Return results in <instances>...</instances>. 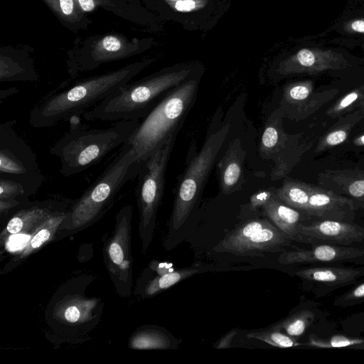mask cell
I'll return each mask as SVG.
<instances>
[{"label":"cell","mask_w":364,"mask_h":364,"mask_svg":"<svg viewBox=\"0 0 364 364\" xmlns=\"http://www.w3.org/2000/svg\"><path fill=\"white\" fill-rule=\"evenodd\" d=\"M310 191L311 184L288 179L284 181L275 194L283 203L307 215Z\"/></svg>","instance_id":"484cf974"},{"label":"cell","mask_w":364,"mask_h":364,"mask_svg":"<svg viewBox=\"0 0 364 364\" xmlns=\"http://www.w3.org/2000/svg\"><path fill=\"white\" fill-rule=\"evenodd\" d=\"M198 88V80H187L165 94L139 122L128 142L142 165L171 138L176 136L196 101Z\"/></svg>","instance_id":"5b68a950"},{"label":"cell","mask_w":364,"mask_h":364,"mask_svg":"<svg viewBox=\"0 0 364 364\" xmlns=\"http://www.w3.org/2000/svg\"><path fill=\"white\" fill-rule=\"evenodd\" d=\"M60 22L73 31L86 29L92 23L78 9L75 0H42Z\"/></svg>","instance_id":"d4e9b609"},{"label":"cell","mask_w":364,"mask_h":364,"mask_svg":"<svg viewBox=\"0 0 364 364\" xmlns=\"http://www.w3.org/2000/svg\"><path fill=\"white\" fill-rule=\"evenodd\" d=\"M78 9L87 14L101 8L131 23H146L147 14L141 5L121 4L112 0H75Z\"/></svg>","instance_id":"cb8c5ba5"},{"label":"cell","mask_w":364,"mask_h":364,"mask_svg":"<svg viewBox=\"0 0 364 364\" xmlns=\"http://www.w3.org/2000/svg\"><path fill=\"white\" fill-rule=\"evenodd\" d=\"M364 250L349 246L316 245L309 250L296 249L282 252L279 258L283 264L336 262L360 257Z\"/></svg>","instance_id":"ac0fdd59"},{"label":"cell","mask_w":364,"mask_h":364,"mask_svg":"<svg viewBox=\"0 0 364 364\" xmlns=\"http://www.w3.org/2000/svg\"><path fill=\"white\" fill-rule=\"evenodd\" d=\"M139 119L119 120L105 129L73 127L50 149L60 159V172L70 176L99 162L132 137Z\"/></svg>","instance_id":"277c9868"},{"label":"cell","mask_w":364,"mask_h":364,"mask_svg":"<svg viewBox=\"0 0 364 364\" xmlns=\"http://www.w3.org/2000/svg\"><path fill=\"white\" fill-rule=\"evenodd\" d=\"M175 139L176 136L171 138L154 152L142 165L138 174L136 199L144 251L146 250L152 239L164 190L165 173Z\"/></svg>","instance_id":"ba28073f"},{"label":"cell","mask_w":364,"mask_h":364,"mask_svg":"<svg viewBox=\"0 0 364 364\" xmlns=\"http://www.w3.org/2000/svg\"><path fill=\"white\" fill-rule=\"evenodd\" d=\"M280 112L279 107L269 118L262 136L259 151L262 156L264 158L277 157L276 162L278 164L275 167L277 170L274 174L282 176V155L284 154V150L287 149L290 139L282 128Z\"/></svg>","instance_id":"44dd1931"},{"label":"cell","mask_w":364,"mask_h":364,"mask_svg":"<svg viewBox=\"0 0 364 364\" xmlns=\"http://www.w3.org/2000/svg\"><path fill=\"white\" fill-rule=\"evenodd\" d=\"M141 167L135 149L127 141L97 179L71 203L59 232L75 233L97 221L120 189L138 176Z\"/></svg>","instance_id":"7a4b0ae2"},{"label":"cell","mask_w":364,"mask_h":364,"mask_svg":"<svg viewBox=\"0 0 364 364\" xmlns=\"http://www.w3.org/2000/svg\"><path fill=\"white\" fill-rule=\"evenodd\" d=\"M262 207L267 216L291 240H296L299 224L309 220L305 213L287 205L275 193Z\"/></svg>","instance_id":"7402d4cb"},{"label":"cell","mask_w":364,"mask_h":364,"mask_svg":"<svg viewBox=\"0 0 364 364\" xmlns=\"http://www.w3.org/2000/svg\"><path fill=\"white\" fill-rule=\"evenodd\" d=\"M361 109L353 112L351 117H349L348 122H345L342 124L338 122L336 125L331 127V129L321 138L316 147V152H321L344 142L347 139L353 125L364 115V111L362 112H358Z\"/></svg>","instance_id":"4316f807"},{"label":"cell","mask_w":364,"mask_h":364,"mask_svg":"<svg viewBox=\"0 0 364 364\" xmlns=\"http://www.w3.org/2000/svg\"><path fill=\"white\" fill-rule=\"evenodd\" d=\"M237 331L232 330L227 333L217 343L215 348H227L230 347V344L236 336Z\"/></svg>","instance_id":"f35d334b"},{"label":"cell","mask_w":364,"mask_h":364,"mask_svg":"<svg viewBox=\"0 0 364 364\" xmlns=\"http://www.w3.org/2000/svg\"><path fill=\"white\" fill-rule=\"evenodd\" d=\"M189 69L161 70L129 82L83 114L87 120L119 121L145 117L160 97L186 81Z\"/></svg>","instance_id":"3957f363"},{"label":"cell","mask_w":364,"mask_h":364,"mask_svg":"<svg viewBox=\"0 0 364 364\" xmlns=\"http://www.w3.org/2000/svg\"><path fill=\"white\" fill-rule=\"evenodd\" d=\"M308 344L316 348L364 349V338L336 334L330 338H323L315 334H311Z\"/></svg>","instance_id":"f1b7e54d"},{"label":"cell","mask_w":364,"mask_h":364,"mask_svg":"<svg viewBox=\"0 0 364 364\" xmlns=\"http://www.w3.org/2000/svg\"><path fill=\"white\" fill-rule=\"evenodd\" d=\"M68 208L54 212L38 225L31 233L27 244L14 261H21L50 241L59 231L68 215Z\"/></svg>","instance_id":"603a6c76"},{"label":"cell","mask_w":364,"mask_h":364,"mask_svg":"<svg viewBox=\"0 0 364 364\" xmlns=\"http://www.w3.org/2000/svg\"><path fill=\"white\" fill-rule=\"evenodd\" d=\"M271 191H264L253 195L250 198V205L253 208L263 206L274 194Z\"/></svg>","instance_id":"74e56055"},{"label":"cell","mask_w":364,"mask_h":364,"mask_svg":"<svg viewBox=\"0 0 364 364\" xmlns=\"http://www.w3.org/2000/svg\"><path fill=\"white\" fill-rule=\"evenodd\" d=\"M80 317V311L77 307L71 306L65 312V318L70 323L76 322Z\"/></svg>","instance_id":"ab89813d"},{"label":"cell","mask_w":364,"mask_h":364,"mask_svg":"<svg viewBox=\"0 0 364 364\" xmlns=\"http://www.w3.org/2000/svg\"><path fill=\"white\" fill-rule=\"evenodd\" d=\"M121 4H131V5H141L139 0H112Z\"/></svg>","instance_id":"7bdbcfd3"},{"label":"cell","mask_w":364,"mask_h":364,"mask_svg":"<svg viewBox=\"0 0 364 364\" xmlns=\"http://www.w3.org/2000/svg\"><path fill=\"white\" fill-rule=\"evenodd\" d=\"M358 108L364 109V85L344 95L327 109L326 114L333 118L337 117Z\"/></svg>","instance_id":"f546056e"},{"label":"cell","mask_w":364,"mask_h":364,"mask_svg":"<svg viewBox=\"0 0 364 364\" xmlns=\"http://www.w3.org/2000/svg\"><path fill=\"white\" fill-rule=\"evenodd\" d=\"M315 319V314L307 309H302L273 327L284 331L287 335L297 339L303 336Z\"/></svg>","instance_id":"83f0119b"},{"label":"cell","mask_w":364,"mask_h":364,"mask_svg":"<svg viewBox=\"0 0 364 364\" xmlns=\"http://www.w3.org/2000/svg\"><path fill=\"white\" fill-rule=\"evenodd\" d=\"M15 123L11 120L0 124V178L21 183L32 196L45 178L35 153L15 131Z\"/></svg>","instance_id":"9c48e42d"},{"label":"cell","mask_w":364,"mask_h":364,"mask_svg":"<svg viewBox=\"0 0 364 364\" xmlns=\"http://www.w3.org/2000/svg\"><path fill=\"white\" fill-rule=\"evenodd\" d=\"M343 177L348 179V182L341 183L345 192L356 200L364 203V173L358 176H346L343 173Z\"/></svg>","instance_id":"e575fe53"},{"label":"cell","mask_w":364,"mask_h":364,"mask_svg":"<svg viewBox=\"0 0 364 364\" xmlns=\"http://www.w3.org/2000/svg\"><path fill=\"white\" fill-rule=\"evenodd\" d=\"M149 46L147 39L129 38L117 32L91 36L68 52V72L75 78L103 64L138 55Z\"/></svg>","instance_id":"52a82bcc"},{"label":"cell","mask_w":364,"mask_h":364,"mask_svg":"<svg viewBox=\"0 0 364 364\" xmlns=\"http://www.w3.org/2000/svg\"><path fill=\"white\" fill-rule=\"evenodd\" d=\"M132 207H122L116 215L115 228L104 248V257L110 277L118 293L129 296L132 286L131 223Z\"/></svg>","instance_id":"8fae6325"},{"label":"cell","mask_w":364,"mask_h":364,"mask_svg":"<svg viewBox=\"0 0 364 364\" xmlns=\"http://www.w3.org/2000/svg\"><path fill=\"white\" fill-rule=\"evenodd\" d=\"M291 241L274 223L266 219H256L230 231L213 250L238 256H262L284 250Z\"/></svg>","instance_id":"30bf717a"},{"label":"cell","mask_w":364,"mask_h":364,"mask_svg":"<svg viewBox=\"0 0 364 364\" xmlns=\"http://www.w3.org/2000/svg\"><path fill=\"white\" fill-rule=\"evenodd\" d=\"M247 337L260 340L277 348H292L301 345L296 338L274 327L266 331L249 333Z\"/></svg>","instance_id":"1f68e13d"},{"label":"cell","mask_w":364,"mask_h":364,"mask_svg":"<svg viewBox=\"0 0 364 364\" xmlns=\"http://www.w3.org/2000/svg\"><path fill=\"white\" fill-rule=\"evenodd\" d=\"M347 66L343 57L331 50L302 48L285 60L280 67L283 74H316L328 70H340Z\"/></svg>","instance_id":"e0dca14e"},{"label":"cell","mask_w":364,"mask_h":364,"mask_svg":"<svg viewBox=\"0 0 364 364\" xmlns=\"http://www.w3.org/2000/svg\"><path fill=\"white\" fill-rule=\"evenodd\" d=\"M176 11L189 12L205 6L207 0H161Z\"/></svg>","instance_id":"8d00e7d4"},{"label":"cell","mask_w":364,"mask_h":364,"mask_svg":"<svg viewBox=\"0 0 364 364\" xmlns=\"http://www.w3.org/2000/svg\"><path fill=\"white\" fill-rule=\"evenodd\" d=\"M246 151L241 141L235 139L229 145L218 165L220 188L225 195L241 188L243 179V164Z\"/></svg>","instance_id":"ffe728a7"},{"label":"cell","mask_w":364,"mask_h":364,"mask_svg":"<svg viewBox=\"0 0 364 364\" xmlns=\"http://www.w3.org/2000/svg\"><path fill=\"white\" fill-rule=\"evenodd\" d=\"M39 75L28 51L23 47L1 46L0 48V82L38 80Z\"/></svg>","instance_id":"d6986e66"},{"label":"cell","mask_w":364,"mask_h":364,"mask_svg":"<svg viewBox=\"0 0 364 364\" xmlns=\"http://www.w3.org/2000/svg\"><path fill=\"white\" fill-rule=\"evenodd\" d=\"M31 196L21 183L0 178V200H16L21 203L28 200Z\"/></svg>","instance_id":"836d02e7"},{"label":"cell","mask_w":364,"mask_h":364,"mask_svg":"<svg viewBox=\"0 0 364 364\" xmlns=\"http://www.w3.org/2000/svg\"><path fill=\"white\" fill-rule=\"evenodd\" d=\"M364 302V282L358 284L334 300L337 306L346 307Z\"/></svg>","instance_id":"d590c367"},{"label":"cell","mask_w":364,"mask_h":364,"mask_svg":"<svg viewBox=\"0 0 364 364\" xmlns=\"http://www.w3.org/2000/svg\"><path fill=\"white\" fill-rule=\"evenodd\" d=\"M229 130L227 124L210 134L179 179L170 219L172 229L183 225L198 201Z\"/></svg>","instance_id":"8992f818"},{"label":"cell","mask_w":364,"mask_h":364,"mask_svg":"<svg viewBox=\"0 0 364 364\" xmlns=\"http://www.w3.org/2000/svg\"><path fill=\"white\" fill-rule=\"evenodd\" d=\"M337 92L336 90L316 92L310 80L290 83L284 88L280 108L283 113L287 112L290 117L301 119L318 109Z\"/></svg>","instance_id":"9a60e30c"},{"label":"cell","mask_w":364,"mask_h":364,"mask_svg":"<svg viewBox=\"0 0 364 364\" xmlns=\"http://www.w3.org/2000/svg\"><path fill=\"white\" fill-rule=\"evenodd\" d=\"M363 240L364 227L351 222L321 220L299 224L295 240L312 245L349 246Z\"/></svg>","instance_id":"7c38bea8"},{"label":"cell","mask_w":364,"mask_h":364,"mask_svg":"<svg viewBox=\"0 0 364 364\" xmlns=\"http://www.w3.org/2000/svg\"><path fill=\"white\" fill-rule=\"evenodd\" d=\"M18 92L16 87H10L7 90H1L0 91V100L1 102L8 96L16 94Z\"/></svg>","instance_id":"b9f144b4"},{"label":"cell","mask_w":364,"mask_h":364,"mask_svg":"<svg viewBox=\"0 0 364 364\" xmlns=\"http://www.w3.org/2000/svg\"><path fill=\"white\" fill-rule=\"evenodd\" d=\"M295 274L316 295L322 296L358 282L364 277V267H310L299 269Z\"/></svg>","instance_id":"2e32d148"},{"label":"cell","mask_w":364,"mask_h":364,"mask_svg":"<svg viewBox=\"0 0 364 364\" xmlns=\"http://www.w3.org/2000/svg\"><path fill=\"white\" fill-rule=\"evenodd\" d=\"M144 60L115 70L90 77L63 90L47 96L29 114L35 128L53 127L68 118L84 114L130 80L151 63Z\"/></svg>","instance_id":"6da1fadb"},{"label":"cell","mask_w":364,"mask_h":364,"mask_svg":"<svg viewBox=\"0 0 364 364\" xmlns=\"http://www.w3.org/2000/svg\"><path fill=\"white\" fill-rule=\"evenodd\" d=\"M363 203L311 184L307 215L311 222L321 220L351 222L355 212Z\"/></svg>","instance_id":"5bb4252c"},{"label":"cell","mask_w":364,"mask_h":364,"mask_svg":"<svg viewBox=\"0 0 364 364\" xmlns=\"http://www.w3.org/2000/svg\"><path fill=\"white\" fill-rule=\"evenodd\" d=\"M171 345L170 339L159 331H146L139 333L134 341L136 348H167Z\"/></svg>","instance_id":"d6a6232c"},{"label":"cell","mask_w":364,"mask_h":364,"mask_svg":"<svg viewBox=\"0 0 364 364\" xmlns=\"http://www.w3.org/2000/svg\"><path fill=\"white\" fill-rule=\"evenodd\" d=\"M353 144L356 146H364V134L356 137L353 141Z\"/></svg>","instance_id":"ee69618b"},{"label":"cell","mask_w":364,"mask_h":364,"mask_svg":"<svg viewBox=\"0 0 364 364\" xmlns=\"http://www.w3.org/2000/svg\"><path fill=\"white\" fill-rule=\"evenodd\" d=\"M196 269H186L173 271L161 274L152 280L146 289L147 295H154L162 290L166 289L177 282L196 274Z\"/></svg>","instance_id":"4dcf8cb0"},{"label":"cell","mask_w":364,"mask_h":364,"mask_svg":"<svg viewBox=\"0 0 364 364\" xmlns=\"http://www.w3.org/2000/svg\"><path fill=\"white\" fill-rule=\"evenodd\" d=\"M57 199L26 201L15 209L0 235L3 246L11 235L31 233L45 219L55 211L68 208L71 204Z\"/></svg>","instance_id":"4fadbf2b"},{"label":"cell","mask_w":364,"mask_h":364,"mask_svg":"<svg viewBox=\"0 0 364 364\" xmlns=\"http://www.w3.org/2000/svg\"><path fill=\"white\" fill-rule=\"evenodd\" d=\"M348 30L354 33H364V18L355 19L350 21Z\"/></svg>","instance_id":"60d3db41"}]
</instances>
